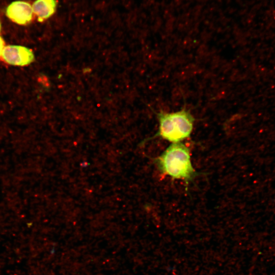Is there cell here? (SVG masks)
Masks as SVG:
<instances>
[{
	"label": "cell",
	"instance_id": "obj_1",
	"mask_svg": "<svg viewBox=\"0 0 275 275\" xmlns=\"http://www.w3.org/2000/svg\"><path fill=\"white\" fill-rule=\"evenodd\" d=\"M155 161L162 174L182 180L187 184L196 176L189 149L182 142L171 143Z\"/></svg>",
	"mask_w": 275,
	"mask_h": 275
},
{
	"label": "cell",
	"instance_id": "obj_2",
	"mask_svg": "<svg viewBox=\"0 0 275 275\" xmlns=\"http://www.w3.org/2000/svg\"><path fill=\"white\" fill-rule=\"evenodd\" d=\"M157 117L159 126L155 136L171 143L181 142L190 136L195 120L188 111L183 109L174 112H161Z\"/></svg>",
	"mask_w": 275,
	"mask_h": 275
},
{
	"label": "cell",
	"instance_id": "obj_3",
	"mask_svg": "<svg viewBox=\"0 0 275 275\" xmlns=\"http://www.w3.org/2000/svg\"><path fill=\"white\" fill-rule=\"evenodd\" d=\"M4 61L12 65L23 66L33 62L34 54L31 50L22 46L9 45L2 52Z\"/></svg>",
	"mask_w": 275,
	"mask_h": 275
},
{
	"label": "cell",
	"instance_id": "obj_4",
	"mask_svg": "<svg viewBox=\"0 0 275 275\" xmlns=\"http://www.w3.org/2000/svg\"><path fill=\"white\" fill-rule=\"evenodd\" d=\"M33 13L31 5L21 1L12 2L7 7L6 11L7 16L20 25H26L30 23L33 18Z\"/></svg>",
	"mask_w": 275,
	"mask_h": 275
},
{
	"label": "cell",
	"instance_id": "obj_5",
	"mask_svg": "<svg viewBox=\"0 0 275 275\" xmlns=\"http://www.w3.org/2000/svg\"><path fill=\"white\" fill-rule=\"evenodd\" d=\"M57 6V0H36L33 5L32 10L38 21L43 22L55 13Z\"/></svg>",
	"mask_w": 275,
	"mask_h": 275
},
{
	"label": "cell",
	"instance_id": "obj_6",
	"mask_svg": "<svg viewBox=\"0 0 275 275\" xmlns=\"http://www.w3.org/2000/svg\"><path fill=\"white\" fill-rule=\"evenodd\" d=\"M5 43L3 38L0 37V56H2L4 48Z\"/></svg>",
	"mask_w": 275,
	"mask_h": 275
},
{
	"label": "cell",
	"instance_id": "obj_7",
	"mask_svg": "<svg viewBox=\"0 0 275 275\" xmlns=\"http://www.w3.org/2000/svg\"><path fill=\"white\" fill-rule=\"evenodd\" d=\"M0 30H1V23H0Z\"/></svg>",
	"mask_w": 275,
	"mask_h": 275
}]
</instances>
